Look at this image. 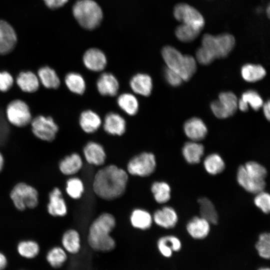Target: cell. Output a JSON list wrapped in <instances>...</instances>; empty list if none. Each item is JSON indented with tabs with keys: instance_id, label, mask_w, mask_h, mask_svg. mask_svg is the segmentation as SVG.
<instances>
[{
	"instance_id": "cell-5",
	"label": "cell",
	"mask_w": 270,
	"mask_h": 270,
	"mask_svg": "<svg viewBox=\"0 0 270 270\" xmlns=\"http://www.w3.org/2000/svg\"><path fill=\"white\" fill-rule=\"evenodd\" d=\"M72 13L78 24L89 30L98 27L102 18L100 7L92 0H78L73 6Z\"/></svg>"
},
{
	"instance_id": "cell-24",
	"label": "cell",
	"mask_w": 270,
	"mask_h": 270,
	"mask_svg": "<svg viewBox=\"0 0 270 270\" xmlns=\"http://www.w3.org/2000/svg\"><path fill=\"white\" fill-rule=\"evenodd\" d=\"M210 223L200 216H195L187 224L186 230L193 238L201 239L206 237L210 230Z\"/></svg>"
},
{
	"instance_id": "cell-29",
	"label": "cell",
	"mask_w": 270,
	"mask_h": 270,
	"mask_svg": "<svg viewBox=\"0 0 270 270\" xmlns=\"http://www.w3.org/2000/svg\"><path fill=\"white\" fill-rule=\"evenodd\" d=\"M64 81L66 86L71 92L82 94L85 92L86 82L80 74L76 72H68L66 75Z\"/></svg>"
},
{
	"instance_id": "cell-41",
	"label": "cell",
	"mask_w": 270,
	"mask_h": 270,
	"mask_svg": "<svg viewBox=\"0 0 270 270\" xmlns=\"http://www.w3.org/2000/svg\"><path fill=\"white\" fill-rule=\"evenodd\" d=\"M246 172L252 177L259 180H264L267 176L266 168L254 161H249L244 166Z\"/></svg>"
},
{
	"instance_id": "cell-33",
	"label": "cell",
	"mask_w": 270,
	"mask_h": 270,
	"mask_svg": "<svg viewBox=\"0 0 270 270\" xmlns=\"http://www.w3.org/2000/svg\"><path fill=\"white\" fill-rule=\"evenodd\" d=\"M242 78L248 82H255L262 80L266 74L265 69L260 65L246 64L241 70Z\"/></svg>"
},
{
	"instance_id": "cell-42",
	"label": "cell",
	"mask_w": 270,
	"mask_h": 270,
	"mask_svg": "<svg viewBox=\"0 0 270 270\" xmlns=\"http://www.w3.org/2000/svg\"><path fill=\"white\" fill-rule=\"evenodd\" d=\"M243 102L255 110L262 107L264 102L260 94L254 90H249L244 92L240 98Z\"/></svg>"
},
{
	"instance_id": "cell-13",
	"label": "cell",
	"mask_w": 270,
	"mask_h": 270,
	"mask_svg": "<svg viewBox=\"0 0 270 270\" xmlns=\"http://www.w3.org/2000/svg\"><path fill=\"white\" fill-rule=\"evenodd\" d=\"M82 60L86 68L91 71L96 72L102 70L107 64L104 54L96 48L88 50L83 56Z\"/></svg>"
},
{
	"instance_id": "cell-8",
	"label": "cell",
	"mask_w": 270,
	"mask_h": 270,
	"mask_svg": "<svg viewBox=\"0 0 270 270\" xmlns=\"http://www.w3.org/2000/svg\"><path fill=\"white\" fill-rule=\"evenodd\" d=\"M31 130L38 138L45 142L54 140L58 131V126L50 116L38 115L32 119Z\"/></svg>"
},
{
	"instance_id": "cell-31",
	"label": "cell",
	"mask_w": 270,
	"mask_h": 270,
	"mask_svg": "<svg viewBox=\"0 0 270 270\" xmlns=\"http://www.w3.org/2000/svg\"><path fill=\"white\" fill-rule=\"evenodd\" d=\"M118 106L130 116L136 114L138 110L139 104L136 98L130 93H123L117 99Z\"/></svg>"
},
{
	"instance_id": "cell-21",
	"label": "cell",
	"mask_w": 270,
	"mask_h": 270,
	"mask_svg": "<svg viewBox=\"0 0 270 270\" xmlns=\"http://www.w3.org/2000/svg\"><path fill=\"white\" fill-rule=\"evenodd\" d=\"M130 86L131 89L136 94L148 96L152 92V81L148 74L139 73L131 78Z\"/></svg>"
},
{
	"instance_id": "cell-4",
	"label": "cell",
	"mask_w": 270,
	"mask_h": 270,
	"mask_svg": "<svg viewBox=\"0 0 270 270\" xmlns=\"http://www.w3.org/2000/svg\"><path fill=\"white\" fill-rule=\"evenodd\" d=\"M234 44V38L230 34L213 36L206 34L203 36L202 46L199 48L214 61L216 58L227 56Z\"/></svg>"
},
{
	"instance_id": "cell-30",
	"label": "cell",
	"mask_w": 270,
	"mask_h": 270,
	"mask_svg": "<svg viewBox=\"0 0 270 270\" xmlns=\"http://www.w3.org/2000/svg\"><path fill=\"white\" fill-rule=\"evenodd\" d=\"M158 247L160 253L166 257H170L172 251H178L181 248L179 239L173 236L160 238L158 242Z\"/></svg>"
},
{
	"instance_id": "cell-37",
	"label": "cell",
	"mask_w": 270,
	"mask_h": 270,
	"mask_svg": "<svg viewBox=\"0 0 270 270\" xmlns=\"http://www.w3.org/2000/svg\"><path fill=\"white\" fill-rule=\"evenodd\" d=\"M200 32L190 26L181 24L176 28L175 34L180 40L188 42L195 40Z\"/></svg>"
},
{
	"instance_id": "cell-32",
	"label": "cell",
	"mask_w": 270,
	"mask_h": 270,
	"mask_svg": "<svg viewBox=\"0 0 270 270\" xmlns=\"http://www.w3.org/2000/svg\"><path fill=\"white\" fill-rule=\"evenodd\" d=\"M80 236L78 231L74 229L66 230L63 234L62 242L64 248L68 252L76 254L80 248Z\"/></svg>"
},
{
	"instance_id": "cell-14",
	"label": "cell",
	"mask_w": 270,
	"mask_h": 270,
	"mask_svg": "<svg viewBox=\"0 0 270 270\" xmlns=\"http://www.w3.org/2000/svg\"><path fill=\"white\" fill-rule=\"evenodd\" d=\"M236 179L238 184L246 191L256 194L262 190L266 186L264 180H257L250 176L246 171L244 166H240L237 172Z\"/></svg>"
},
{
	"instance_id": "cell-52",
	"label": "cell",
	"mask_w": 270,
	"mask_h": 270,
	"mask_svg": "<svg viewBox=\"0 0 270 270\" xmlns=\"http://www.w3.org/2000/svg\"><path fill=\"white\" fill-rule=\"evenodd\" d=\"M259 270H270V269L268 268H261Z\"/></svg>"
},
{
	"instance_id": "cell-16",
	"label": "cell",
	"mask_w": 270,
	"mask_h": 270,
	"mask_svg": "<svg viewBox=\"0 0 270 270\" xmlns=\"http://www.w3.org/2000/svg\"><path fill=\"white\" fill-rule=\"evenodd\" d=\"M18 88L25 93L32 94L37 92L40 82L37 75L30 70H22L16 77Z\"/></svg>"
},
{
	"instance_id": "cell-6",
	"label": "cell",
	"mask_w": 270,
	"mask_h": 270,
	"mask_svg": "<svg viewBox=\"0 0 270 270\" xmlns=\"http://www.w3.org/2000/svg\"><path fill=\"white\" fill-rule=\"evenodd\" d=\"M10 198L15 207L22 211L34 208L38 204V194L33 186L24 182L17 184L11 190Z\"/></svg>"
},
{
	"instance_id": "cell-7",
	"label": "cell",
	"mask_w": 270,
	"mask_h": 270,
	"mask_svg": "<svg viewBox=\"0 0 270 270\" xmlns=\"http://www.w3.org/2000/svg\"><path fill=\"white\" fill-rule=\"evenodd\" d=\"M6 115L8 121L17 128L27 126L32 119L30 107L20 99L10 102L6 106Z\"/></svg>"
},
{
	"instance_id": "cell-51",
	"label": "cell",
	"mask_w": 270,
	"mask_h": 270,
	"mask_svg": "<svg viewBox=\"0 0 270 270\" xmlns=\"http://www.w3.org/2000/svg\"><path fill=\"white\" fill-rule=\"evenodd\" d=\"M270 7L269 6H268L267 8H266V13H267V14H268V16L269 17L270 16Z\"/></svg>"
},
{
	"instance_id": "cell-25",
	"label": "cell",
	"mask_w": 270,
	"mask_h": 270,
	"mask_svg": "<svg viewBox=\"0 0 270 270\" xmlns=\"http://www.w3.org/2000/svg\"><path fill=\"white\" fill-rule=\"evenodd\" d=\"M79 123L82 129L86 133L96 132L102 124L99 115L91 110L82 112L80 116Z\"/></svg>"
},
{
	"instance_id": "cell-23",
	"label": "cell",
	"mask_w": 270,
	"mask_h": 270,
	"mask_svg": "<svg viewBox=\"0 0 270 270\" xmlns=\"http://www.w3.org/2000/svg\"><path fill=\"white\" fill-rule=\"evenodd\" d=\"M40 82L46 88L55 90L60 85V78L56 70L48 66L40 67L37 72Z\"/></svg>"
},
{
	"instance_id": "cell-15",
	"label": "cell",
	"mask_w": 270,
	"mask_h": 270,
	"mask_svg": "<svg viewBox=\"0 0 270 270\" xmlns=\"http://www.w3.org/2000/svg\"><path fill=\"white\" fill-rule=\"evenodd\" d=\"M48 198L47 209L49 214L54 216H65L68 212L67 206L60 190L54 188L50 192Z\"/></svg>"
},
{
	"instance_id": "cell-26",
	"label": "cell",
	"mask_w": 270,
	"mask_h": 270,
	"mask_svg": "<svg viewBox=\"0 0 270 270\" xmlns=\"http://www.w3.org/2000/svg\"><path fill=\"white\" fill-rule=\"evenodd\" d=\"M82 165L80 156L77 153H72L62 160L59 164V168L64 174L71 176L78 172Z\"/></svg>"
},
{
	"instance_id": "cell-20",
	"label": "cell",
	"mask_w": 270,
	"mask_h": 270,
	"mask_svg": "<svg viewBox=\"0 0 270 270\" xmlns=\"http://www.w3.org/2000/svg\"><path fill=\"white\" fill-rule=\"evenodd\" d=\"M99 93L104 96H114L119 89V83L116 76L111 73L104 72L98 78L96 83Z\"/></svg>"
},
{
	"instance_id": "cell-36",
	"label": "cell",
	"mask_w": 270,
	"mask_h": 270,
	"mask_svg": "<svg viewBox=\"0 0 270 270\" xmlns=\"http://www.w3.org/2000/svg\"><path fill=\"white\" fill-rule=\"evenodd\" d=\"M150 190L155 200L158 204L166 203L170 198V187L166 182H154Z\"/></svg>"
},
{
	"instance_id": "cell-2",
	"label": "cell",
	"mask_w": 270,
	"mask_h": 270,
	"mask_svg": "<svg viewBox=\"0 0 270 270\" xmlns=\"http://www.w3.org/2000/svg\"><path fill=\"white\" fill-rule=\"evenodd\" d=\"M116 224V218L111 214L104 212L100 215L89 228L88 240L90 246L97 251L108 252L113 250L116 242L110 233Z\"/></svg>"
},
{
	"instance_id": "cell-18",
	"label": "cell",
	"mask_w": 270,
	"mask_h": 270,
	"mask_svg": "<svg viewBox=\"0 0 270 270\" xmlns=\"http://www.w3.org/2000/svg\"><path fill=\"white\" fill-rule=\"evenodd\" d=\"M84 155L87 162L96 166L102 165L106 159V154L103 146L94 142H90L83 150Z\"/></svg>"
},
{
	"instance_id": "cell-3",
	"label": "cell",
	"mask_w": 270,
	"mask_h": 270,
	"mask_svg": "<svg viewBox=\"0 0 270 270\" xmlns=\"http://www.w3.org/2000/svg\"><path fill=\"white\" fill-rule=\"evenodd\" d=\"M162 54L166 68L178 73L183 80H189L195 73L196 62L192 56L182 54L171 46L164 47Z\"/></svg>"
},
{
	"instance_id": "cell-34",
	"label": "cell",
	"mask_w": 270,
	"mask_h": 270,
	"mask_svg": "<svg viewBox=\"0 0 270 270\" xmlns=\"http://www.w3.org/2000/svg\"><path fill=\"white\" fill-rule=\"evenodd\" d=\"M198 202L200 216L210 224H216L218 220V214L211 200L206 198H202L198 199Z\"/></svg>"
},
{
	"instance_id": "cell-35",
	"label": "cell",
	"mask_w": 270,
	"mask_h": 270,
	"mask_svg": "<svg viewBox=\"0 0 270 270\" xmlns=\"http://www.w3.org/2000/svg\"><path fill=\"white\" fill-rule=\"evenodd\" d=\"M204 166L207 172L212 175H216L224 170L225 163L219 154H212L204 160Z\"/></svg>"
},
{
	"instance_id": "cell-10",
	"label": "cell",
	"mask_w": 270,
	"mask_h": 270,
	"mask_svg": "<svg viewBox=\"0 0 270 270\" xmlns=\"http://www.w3.org/2000/svg\"><path fill=\"white\" fill-rule=\"evenodd\" d=\"M176 19L201 31L204 26V20L201 14L194 8L184 3L177 4L174 10Z\"/></svg>"
},
{
	"instance_id": "cell-40",
	"label": "cell",
	"mask_w": 270,
	"mask_h": 270,
	"mask_svg": "<svg viewBox=\"0 0 270 270\" xmlns=\"http://www.w3.org/2000/svg\"><path fill=\"white\" fill-rule=\"evenodd\" d=\"M66 254L63 248L56 246L50 249L46 254V260L54 268L60 267L66 260Z\"/></svg>"
},
{
	"instance_id": "cell-27",
	"label": "cell",
	"mask_w": 270,
	"mask_h": 270,
	"mask_svg": "<svg viewBox=\"0 0 270 270\" xmlns=\"http://www.w3.org/2000/svg\"><path fill=\"white\" fill-rule=\"evenodd\" d=\"M182 153L185 160L189 164H196L200 162L204 154V146L197 142H186L182 149Z\"/></svg>"
},
{
	"instance_id": "cell-22",
	"label": "cell",
	"mask_w": 270,
	"mask_h": 270,
	"mask_svg": "<svg viewBox=\"0 0 270 270\" xmlns=\"http://www.w3.org/2000/svg\"><path fill=\"white\" fill-rule=\"evenodd\" d=\"M104 128L110 134L121 136L126 131V122L119 114L110 112L104 118Z\"/></svg>"
},
{
	"instance_id": "cell-43",
	"label": "cell",
	"mask_w": 270,
	"mask_h": 270,
	"mask_svg": "<svg viewBox=\"0 0 270 270\" xmlns=\"http://www.w3.org/2000/svg\"><path fill=\"white\" fill-rule=\"evenodd\" d=\"M259 255L263 258H268L270 256V236L268 233L261 234L256 245Z\"/></svg>"
},
{
	"instance_id": "cell-12",
	"label": "cell",
	"mask_w": 270,
	"mask_h": 270,
	"mask_svg": "<svg viewBox=\"0 0 270 270\" xmlns=\"http://www.w3.org/2000/svg\"><path fill=\"white\" fill-rule=\"evenodd\" d=\"M17 42V36L13 28L6 22L0 20V54L10 53Z\"/></svg>"
},
{
	"instance_id": "cell-49",
	"label": "cell",
	"mask_w": 270,
	"mask_h": 270,
	"mask_svg": "<svg viewBox=\"0 0 270 270\" xmlns=\"http://www.w3.org/2000/svg\"><path fill=\"white\" fill-rule=\"evenodd\" d=\"M7 264V260L5 256L0 252V270H4Z\"/></svg>"
},
{
	"instance_id": "cell-9",
	"label": "cell",
	"mask_w": 270,
	"mask_h": 270,
	"mask_svg": "<svg viewBox=\"0 0 270 270\" xmlns=\"http://www.w3.org/2000/svg\"><path fill=\"white\" fill-rule=\"evenodd\" d=\"M156 165L154 155L151 152H144L130 160L127 164V172L132 176L146 177L154 172Z\"/></svg>"
},
{
	"instance_id": "cell-28",
	"label": "cell",
	"mask_w": 270,
	"mask_h": 270,
	"mask_svg": "<svg viewBox=\"0 0 270 270\" xmlns=\"http://www.w3.org/2000/svg\"><path fill=\"white\" fill-rule=\"evenodd\" d=\"M130 222L134 228L146 230L151 227L153 219L152 215L147 210L136 208L130 214Z\"/></svg>"
},
{
	"instance_id": "cell-44",
	"label": "cell",
	"mask_w": 270,
	"mask_h": 270,
	"mask_svg": "<svg viewBox=\"0 0 270 270\" xmlns=\"http://www.w3.org/2000/svg\"><path fill=\"white\" fill-rule=\"evenodd\" d=\"M255 205L264 214H268L270 210V196L262 190L256 194L254 198Z\"/></svg>"
},
{
	"instance_id": "cell-11",
	"label": "cell",
	"mask_w": 270,
	"mask_h": 270,
	"mask_svg": "<svg viewBox=\"0 0 270 270\" xmlns=\"http://www.w3.org/2000/svg\"><path fill=\"white\" fill-rule=\"evenodd\" d=\"M211 110L216 116L225 118L233 115L238 108V100L232 92H223L220 94L218 99L210 104Z\"/></svg>"
},
{
	"instance_id": "cell-47",
	"label": "cell",
	"mask_w": 270,
	"mask_h": 270,
	"mask_svg": "<svg viewBox=\"0 0 270 270\" xmlns=\"http://www.w3.org/2000/svg\"><path fill=\"white\" fill-rule=\"evenodd\" d=\"M44 1L50 8L56 9L63 6L68 0H44Z\"/></svg>"
},
{
	"instance_id": "cell-46",
	"label": "cell",
	"mask_w": 270,
	"mask_h": 270,
	"mask_svg": "<svg viewBox=\"0 0 270 270\" xmlns=\"http://www.w3.org/2000/svg\"><path fill=\"white\" fill-rule=\"evenodd\" d=\"M164 76L166 82L173 86H180L183 81L178 73L168 68L164 70Z\"/></svg>"
},
{
	"instance_id": "cell-45",
	"label": "cell",
	"mask_w": 270,
	"mask_h": 270,
	"mask_svg": "<svg viewBox=\"0 0 270 270\" xmlns=\"http://www.w3.org/2000/svg\"><path fill=\"white\" fill-rule=\"evenodd\" d=\"M14 84L12 75L8 71H0V92H6L10 90Z\"/></svg>"
},
{
	"instance_id": "cell-38",
	"label": "cell",
	"mask_w": 270,
	"mask_h": 270,
	"mask_svg": "<svg viewBox=\"0 0 270 270\" xmlns=\"http://www.w3.org/2000/svg\"><path fill=\"white\" fill-rule=\"evenodd\" d=\"M17 250L22 256L32 258L38 254L40 247L38 244L34 240H24L18 244Z\"/></svg>"
},
{
	"instance_id": "cell-1",
	"label": "cell",
	"mask_w": 270,
	"mask_h": 270,
	"mask_svg": "<svg viewBox=\"0 0 270 270\" xmlns=\"http://www.w3.org/2000/svg\"><path fill=\"white\" fill-rule=\"evenodd\" d=\"M128 172L116 165L110 164L96 174L92 188L94 193L105 200H112L125 192L128 182Z\"/></svg>"
},
{
	"instance_id": "cell-39",
	"label": "cell",
	"mask_w": 270,
	"mask_h": 270,
	"mask_svg": "<svg viewBox=\"0 0 270 270\" xmlns=\"http://www.w3.org/2000/svg\"><path fill=\"white\" fill-rule=\"evenodd\" d=\"M66 190L70 197L73 199H78L84 192L82 181L76 177L70 178L66 182Z\"/></svg>"
},
{
	"instance_id": "cell-48",
	"label": "cell",
	"mask_w": 270,
	"mask_h": 270,
	"mask_svg": "<svg viewBox=\"0 0 270 270\" xmlns=\"http://www.w3.org/2000/svg\"><path fill=\"white\" fill-rule=\"evenodd\" d=\"M263 111L264 116L266 119L269 120L270 118V101L268 100L266 103L262 105Z\"/></svg>"
},
{
	"instance_id": "cell-19",
	"label": "cell",
	"mask_w": 270,
	"mask_h": 270,
	"mask_svg": "<svg viewBox=\"0 0 270 270\" xmlns=\"http://www.w3.org/2000/svg\"><path fill=\"white\" fill-rule=\"evenodd\" d=\"M152 219L158 226L164 228H170L176 224L178 216L172 208L165 206L154 212Z\"/></svg>"
},
{
	"instance_id": "cell-50",
	"label": "cell",
	"mask_w": 270,
	"mask_h": 270,
	"mask_svg": "<svg viewBox=\"0 0 270 270\" xmlns=\"http://www.w3.org/2000/svg\"><path fill=\"white\" fill-rule=\"evenodd\" d=\"M4 164V158L2 154L0 152V172L2 170Z\"/></svg>"
},
{
	"instance_id": "cell-17",
	"label": "cell",
	"mask_w": 270,
	"mask_h": 270,
	"mask_svg": "<svg viewBox=\"0 0 270 270\" xmlns=\"http://www.w3.org/2000/svg\"><path fill=\"white\" fill-rule=\"evenodd\" d=\"M184 130L187 137L194 142L203 140L208 132L205 124L198 118L188 120L184 124Z\"/></svg>"
}]
</instances>
